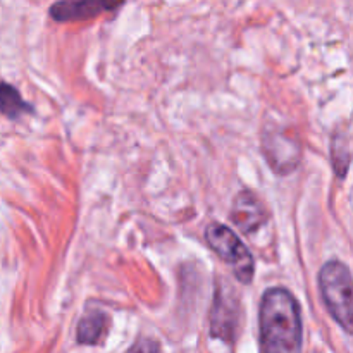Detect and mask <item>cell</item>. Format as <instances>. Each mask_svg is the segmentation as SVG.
<instances>
[{
  "label": "cell",
  "mask_w": 353,
  "mask_h": 353,
  "mask_svg": "<svg viewBox=\"0 0 353 353\" xmlns=\"http://www.w3.org/2000/svg\"><path fill=\"white\" fill-rule=\"evenodd\" d=\"M261 343L264 353H302V316L295 296L271 288L261 302Z\"/></svg>",
  "instance_id": "cell-1"
},
{
  "label": "cell",
  "mask_w": 353,
  "mask_h": 353,
  "mask_svg": "<svg viewBox=\"0 0 353 353\" xmlns=\"http://www.w3.org/2000/svg\"><path fill=\"white\" fill-rule=\"evenodd\" d=\"M350 269L343 262L331 261L319 272V288L333 319L347 333L353 330V288Z\"/></svg>",
  "instance_id": "cell-2"
},
{
  "label": "cell",
  "mask_w": 353,
  "mask_h": 353,
  "mask_svg": "<svg viewBox=\"0 0 353 353\" xmlns=\"http://www.w3.org/2000/svg\"><path fill=\"white\" fill-rule=\"evenodd\" d=\"M205 240L209 247L230 265L238 281L247 285L254 279V257L234 231L221 223H212L207 226Z\"/></svg>",
  "instance_id": "cell-3"
},
{
  "label": "cell",
  "mask_w": 353,
  "mask_h": 353,
  "mask_svg": "<svg viewBox=\"0 0 353 353\" xmlns=\"http://www.w3.org/2000/svg\"><path fill=\"white\" fill-rule=\"evenodd\" d=\"M264 155L269 165L279 174H288L295 171L300 162V145L295 138L288 137L283 131H271L264 134Z\"/></svg>",
  "instance_id": "cell-4"
},
{
  "label": "cell",
  "mask_w": 353,
  "mask_h": 353,
  "mask_svg": "<svg viewBox=\"0 0 353 353\" xmlns=\"http://www.w3.org/2000/svg\"><path fill=\"white\" fill-rule=\"evenodd\" d=\"M238 326V302L231 296V292L219 286L214 295L210 331L214 338L233 343Z\"/></svg>",
  "instance_id": "cell-5"
},
{
  "label": "cell",
  "mask_w": 353,
  "mask_h": 353,
  "mask_svg": "<svg viewBox=\"0 0 353 353\" xmlns=\"http://www.w3.org/2000/svg\"><path fill=\"white\" fill-rule=\"evenodd\" d=\"M124 0H59L50 7V16L59 23L86 21L116 10Z\"/></svg>",
  "instance_id": "cell-6"
},
{
  "label": "cell",
  "mask_w": 353,
  "mask_h": 353,
  "mask_svg": "<svg viewBox=\"0 0 353 353\" xmlns=\"http://www.w3.org/2000/svg\"><path fill=\"white\" fill-rule=\"evenodd\" d=\"M268 210L257 195L250 190H241L233 202L231 221L245 234H252L268 223Z\"/></svg>",
  "instance_id": "cell-7"
},
{
  "label": "cell",
  "mask_w": 353,
  "mask_h": 353,
  "mask_svg": "<svg viewBox=\"0 0 353 353\" xmlns=\"http://www.w3.org/2000/svg\"><path fill=\"white\" fill-rule=\"evenodd\" d=\"M107 334V316L100 310H92L78 323L76 340L81 345H99Z\"/></svg>",
  "instance_id": "cell-8"
},
{
  "label": "cell",
  "mask_w": 353,
  "mask_h": 353,
  "mask_svg": "<svg viewBox=\"0 0 353 353\" xmlns=\"http://www.w3.org/2000/svg\"><path fill=\"white\" fill-rule=\"evenodd\" d=\"M33 107L24 102L12 85L0 81V114L10 117V119H19L23 114H31Z\"/></svg>",
  "instance_id": "cell-9"
},
{
  "label": "cell",
  "mask_w": 353,
  "mask_h": 353,
  "mask_svg": "<svg viewBox=\"0 0 353 353\" xmlns=\"http://www.w3.org/2000/svg\"><path fill=\"white\" fill-rule=\"evenodd\" d=\"M331 155H333V168L340 178H345L350 168V137L348 131L334 133L331 141Z\"/></svg>",
  "instance_id": "cell-10"
},
{
  "label": "cell",
  "mask_w": 353,
  "mask_h": 353,
  "mask_svg": "<svg viewBox=\"0 0 353 353\" xmlns=\"http://www.w3.org/2000/svg\"><path fill=\"white\" fill-rule=\"evenodd\" d=\"M126 353H161V345L152 338H140Z\"/></svg>",
  "instance_id": "cell-11"
}]
</instances>
